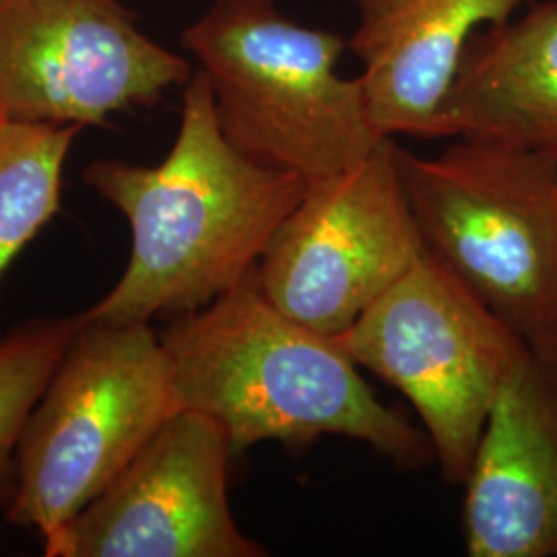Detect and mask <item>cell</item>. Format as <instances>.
I'll return each instance as SVG.
<instances>
[{"label": "cell", "instance_id": "obj_1", "mask_svg": "<svg viewBox=\"0 0 557 557\" xmlns=\"http://www.w3.org/2000/svg\"><path fill=\"white\" fill-rule=\"evenodd\" d=\"M83 180L126 218L131 259L81 320L151 322L200 310L250 277L308 182L260 165L221 128L211 83L184 85L176 140L158 165L98 160Z\"/></svg>", "mask_w": 557, "mask_h": 557}, {"label": "cell", "instance_id": "obj_2", "mask_svg": "<svg viewBox=\"0 0 557 557\" xmlns=\"http://www.w3.org/2000/svg\"><path fill=\"white\" fill-rule=\"evenodd\" d=\"M160 338L180 409L220 421L234 455L260 442L345 436L403 467L434 458L428 436L380 403L338 337L278 310L257 271L176 317Z\"/></svg>", "mask_w": 557, "mask_h": 557}, {"label": "cell", "instance_id": "obj_3", "mask_svg": "<svg viewBox=\"0 0 557 557\" xmlns=\"http://www.w3.org/2000/svg\"><path fill=\"white\" fill-rule=\"evenodd\" d=\"M182 44L211 83L225 137L260 165L312 182L384 140L361 79L338 75L345 40L285 17L275 0H213Z\"/></svg>", "mask_w": 557, "mask_h": 557}, {"label": "cell", "instance_id": "obj_4", "mask_svg": "<svg viewBox=\"0 0 557 557\" xmlns=\"http://www.w3.org/2000/svg\"><path fill=\"white\" fill-rule=\"evenodd\" d=\"M397 161L425 250L557 361V156L458 139L436 158L397 147Z\"/></svg>", "mask_w": 557, "mask_h": 557}, {"label": "cell", "instance_id": "obj_5", "mask_svg": "<svg viewBox=\"0 0 557 557\" xmlns=\"http://www.w3.org/2000/svg\"><path fill=\"white\" fill-rule=\"evenodd\" d=\"M23 425L7 518L44 549L180 409L149 322H85Z\"/></svg>", "mask_w": 557, "mask_h": 557}, {"label": "cell", "instance_id": "obj_6", "mask_svg": "<svg viewBox=\"0 0 557 557\" xmlns=\"http://www.w3.org/2000/svg\"><path fill=\"white\" fill-rule=\"evenodd\" d=\"M338 341L413 405L450 483L467 481L499 386L529 354L428 250Z\"/></svg>", "mask_w": 557, "mask_h": 557}, {"label": "cell", "instance_id": "obj_7", "mask_svg": "<svg viewBox=\"0 0 557 557\" xmlns=\"http://www.w3.org/2000/svg\"><path fill=\"white\" fill-rule=\"evenodd\" d=\"M397 143L312 180L269 242L257 277L278 310L338 337L425 252L398 172Z\"/></svg>", "mask_w": 557, "mask_h": 557}, {"label": "cell", "instance_id": "obj_8", "mask_svg": "<svg viewBox=\"0 0 557 557\" xmlns=\"http://www.w3.org/2000/svg\"><path fill=\"white\" fill-rule=\"evenodd\" d=\"M190 77V62L143 34L120 0H0L2 119L103 124Z\"/></svg>", "mask_w": 557, "mask_h": 557}, {"label": "cell", "instance_id": "obj_9", "mask_svg": "<svg viewBox=\"0 0 557 557\" xmlns=\"http://www.w3.org/2000/svg\"><path fill=\"white\" fill-rule=\"evenodd\" d=\"M220 421L182 409L44 549L48 557H260L227 499Z\"/></svg>", "mask_w": 557, "mask_h": 557}, {"label": "cell", "instance_id": "obj_10", "mask_svg": "<svg viewBox=\"0 0 557 557\" xmlns=\"http://www.w3.org/2000/svg\"><path fill=\"white\" fill-rule=\"evenodd\" d=\"M471 557H557V361L527 354L499 386L467 475Z\"/></svg>", "mask_w": 557, "mask_h": 557}, {"label": "cell", "instance_id": "obj_11", "mask_svg": "<svg viewBox=\"0 0 557 557\" xmlns=\"http://www.w3.org/2000/svg\"><path fill=\"white\" fill-rule=\"evenodd\" d=\"M520 0H358L347 48L361 60L370 119L384 139H446L444 110L467 44Z\"/></svg>", "mask_w": 557, "mask_h": 557}, {"label": "cell", "instance_id": "obj_12", "mask_svg": "<svg viewBox=\"0 0 557 557\" xmlns=\"http://www.w3.org/2000/svg\"><path fill=\"white\" fill-rule=\"evenodd\" d=\"M444 124L446 139L557 156V0L479 29L467 44Z\"/></svg>", "mask_w": 557, "mask_h": 557}, {"label": "cell", "instance_id": "obj_13", "mask_svg": "<svg viewBox=\"0 0 557 557\" xmlns=\"http://www.w3.org/2000/svg\"><path fill=\"white\" fill-rule=\"evenodd\" d=\"M79 131L0 119V281L57 215L64 161Z\"/></svg>", "mask_w": 557, "mask_h": 557}, {"label": "cell", "instance_id": "obj_14", "mask_svg": "<svg viewBox=\"0 0 557 557\" xmlns=\"http://www.w3.org/2000/svg\"><path fill=\"white\" fill-rule=\"evenodd\" d=\"M79 329L75 319H34L0 338V487L11 494L23 425Z\"/></svg>", "mask_w": 557, "mask_h": 557}, {"label": "cell", "instance_id": "obj_15", "mask_svg": "<svg viewBox=\"0 0 557 557\" xmlns=\"http://www.w3.org/2000/svg\"><path fill=\"white\" fill-rule=\"evenodd\" d=\"M0 119H2V112H0Z\"/></svg>", "mask_w": 557, "mask_h": 557}]
</instances>
